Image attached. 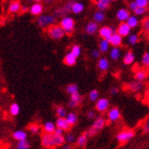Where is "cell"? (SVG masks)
Masks as SVG:
<instances>
[{"instance_id":"obj_1","label":"cell","mask_w":149,"mask_h":149,"mask_svg":"<svg viewBox=\"0 0 149 149\" xmlns=\"http://www.w3.org/2000/svg\"><path fill=\"white\" fill-rule=\"evenodd\" d=\"M65 138L64 136H58L55 134H44L41 138L42 146L47 148H51L54 146H63L65 145Z\"/></svg>"},{"instance_id":"obj_2","label":"cell","mask_w":149,"mask_h":149,"mask_svg":"<svg viewBox=\"0 0 149 149\" xmlns=\"http://www.w3.org/2000/svg\"><path fill=\"white\" fill-rule=\"evenodd\" d=\"M105 124H106L105 118L102 117V116H97L95 119V121L93 122L91 127L88 129V131L86 133L88 134L89 136H93L95 135V134H97L99 131H101L104 128Z\"/></svg>"},{"instance_id":"obj_3","label":"cell","mask_w":149,"mask_h":149,"mask_svg":"<svg viewBox=\"0 0 149 149\" xmlns=\"http://www.w3.org/2000/svg\"><path fill=\"white\" fill-rule=\"evenodd\" d=\"M56 17L52 15H41L37 18V25L43 28H48L51 26L56 25Z\"/></svg>"},{"instance_id":"obj_4","label":"cell","mask_w":149,"mask_h":149,"mask_svg":"<svg viewBox=\"0 0 149 149\" xmlns=\"http://www.w3.org/2000/svg\"><path fill=\"white\" fill-rule=\"evenodd\" d=\"M47 34L50 38L54 40H58L64 37L65 33L64 29L60 26V25H53L47 28Z\"/></svg>"},{"instance_id":"obj_5","label":"cell","mask_w":149,"mask_h":149,"mask_svg":"<svg viewBox=\"0 0 149 149\" xmlns=\"http://www.w3.org/2000/svg\"><path fill=\"white\" fill-rule=\"evenodd\" d=\"M59 25H60V26L64 29L65 34L71 35L74 31V20L72 17L66 16L60 20Z\"/></svg>"},{"instance_id":"obj_6","label":"cell","mask_w":149,"mask_h":149,"mask_svg":"<svg viewBox=\"0 0 149 149\" xmlns=\"http://www.w3.org/2000/svg\"><path fill=\"white\" fill-rule=\"evenodd\" d=\"M135 136V132L132 131V130H124L119 132L117 135H116V139L117 141L121 143H125V142H127L130 139H132Z\"/></svg>"},{"instance_id":"obj_7","label":"cell","mask_w":149,"mask_h":149,"mask_svg":"<svg viewBox=\"0 0 149 149\" xmlns=\"http://www.w3.org/2000/svg\"><path fill=\"white\" fill-rule=\"evenodd\" d=\"M115 30L113 27H110V26H104L102 27L99 28V31H98V34L99 36L102 37L103 39H106V40H109L112 36L115 34Z\"/></svg>"},{"instance_id":"obj_8","label":"cell","mask_w":149,"mask_h":149,"mask_svg":"<svg viewBox=\"0 0 149 149\" xmlns=\"http://www.w3.org/2000/svg\"><path fill=\"white\" fill-rule=\"evenodd\" d=\"M109 101L107 98H99L96 101L95 104V109L97 110L100 113H104V112H107L108 107H109Z\"/></svg>"},{"instance_id":"obj_9","label":"cell","mask_w":149,"mask_h":149,"mask_svg":"<svg viewBox=\"0 0 149 149\" xmlns=\"http://www.w3.org/2000/svg\"><path fill=\"white\" fill-rule=\"evenodd\" d=\"M83 101V98L79 93L74 94L72 95H70V99L68 102V107L70 108H76L78 106H80V104Z\"/></svg>"},{"instance_id":"obj_10","label":"cell","mask_w":149,"mask_h":149,"mask_svg":"<svg viewBox=\"0 0 149 149\" xmlns=\"http://www.w3.org/2000/svg\"><path fill=\"white\" fill-rule=\"evenodd\" d=\"M130 13L129 10L126 8H120L116 12V18L118 21H120L121 23H125L130 17Z\"/></svg>"},{"instance_id":"obj_11","label":"cell","mask_w":149,"mask_h":149,"mask_svg":"<svg viewBox=\"0 0 149 149\" xmlns=\"http://www.w3.org/2000/svg\"><path fill=\"white\" fill-rule=\"evenodd\" d=\"M131 29L132 28L127 24H126V22H125V23H121L120 25L118 26L116 33H118L122 37L128 36L131 34Z\"/></svg>"},{"instance_id":"obj_12","label":"cell","mask_w":149,"mask_h":149,"mask_svg":"<svg viewBox=\"0 0 149 149\" xmlns=\"http://www.w3.org/2000/svg\"><path fill=\"white\" fill-rule=\"evenodd\" d=\"M120 116H121L120 110H119L117 107H112L107 113V117L110 122L117 121L118 119L120 118Z\"/></svg>"},{"instance_id":"obj_13","label":"cell","mask_w":149,"mask_h":149,"mask_svg":"<svg viewBox=\"0 0 149 149\" xmlns=\"http://www.w3.org/2000/svg\"><path fill=\"white\" fill-rule=\"evenodd\" d=\"M85 30H86V33L87 35H94V34H95L96 32H97V30H98V24L95 23V21L88 22V23L86 25Z\"/></svg>"},{"instance_id":"obj_14","label":"cell","mask_w":149,"mask_h":149,"mask_svg":"<svg viewBox=\"0 0 149 149\" xmlns=\"http://www.w3.org/2000/svg\"><path fill=\"white\" fill-rule=\"evenodd\" d=\"M109 43L112 47H118L119 46H121L122 43H123V37L119 35L118 33H115L113 36H112V37L109 39Z\"/></svg>"},{"instance_id":"obj_15","label":"cell","mask_w":149,"mask_h":149,"mask_svg":"<svg viewBox=\"0 0 149 149\" xmlns=\"http://www.w3.org/2000/svg\"><path fill=\"white\" fill-rule=\"evenodd\" d=\"M43 10H44L43 5L40 3H35L29 8V11H30L32 15H34V16H39V17L42 15Z\"/></svg>"},{"instance_id":"obj_16","label":"cell","mask_w":149,"mask_h":149,"mask_svg":"<svg viewBox=\"0 0 149 149\" xmlns=\"http://www.w3.org/2000/svg\"><path fill=\"white\" fill-rule=\"evenodd\" d=\"M56 125L57 128H60L64 131H68L71 127V125L66 121L65 118H57L56 121Z\"/></svg>"},{"instance_id":"obj_17","label":"cell","mask_w":149,"mask_h":149,"mask_svg":"<svg viewBox=\"0 0 149 149\" xmlns=\"http://www.w3.org/2000/svg\"><path fill=\"white\" fill-rule=\"evenodd\" d=\"M143 83L142 82H138V81H132L130 83H128L127 87L129 88V90L133 92H139L143 89Z\"/></svg>"},{"instance_id":"obj_18","label":"cell","mask_w":149,"mask_h":149,"mask_svg":"<svg viewBox=\"0 0 149 149\" xmlns=\"http://www.w3.org/2000/svg\"><path fill=\"white\" fill-rule=\"evenodd\" d=\"M43 129L46 134H54L56 129V125L52 121H47L43 125Z\"/></svg>"},{"instance_id":"obj_19","label":"cell","mask_w":149,"mask_h":149,"mask_svg":"<svg viewBox=\"0 0 149 149\" xmlns=\"http://www.w3.org/2000/svg\"><path fill=\"white\" fill-rule=\"evenodd\" d=\"M26 137H27V134L24 130H17L13 133V138L15 140H17V142L26 140Z\"/></svg>"},{"instance_id":"obj_20","label":"cell","mask_w":149,"mask_h":149,"mask_svg":"<svg viewBox=\"0 0 149 149\" xmlns=\"http://www.w3.org/2000/svg\"><path fill=\"white\" fill-rule=\"evenodd\" d=\"M77 57L74 56L71 52L68 53L65 55V58H64V62L66 65H69V66H72V65H74L77 63Z\"/></svg>"},{"instance_id":"obj_21","label":"cell","mask_w":149,"mask_h":149,"mask_svg":"<svg viewBox=\"0 0 149 149\" xmlns=\"http://www.w3.org/2000/svg\"><path fill=\"white\" fill-rule=\"evenodd\" d=\"M93 19L95 23L97 24H100V23H103L104 21L106 19V14L104 13L103 11H100V10H96L94 15H93Z\"/></svg>"},{"instance_id":"obj_22","label":"cell","mask_w":149,"mask_h":149,"mask_svg":"<svg viewBox=\"0 0 149 149\" xmlns=\"http://www.w3.org/2000/svg\"><path fill=\"white\" fill-rule=\"evenodd\" d=\"M97 66H98V68L101 71H107V70H108L109 66H110L108 59L106 58V57H101V58H99L98 63H97Z\"/></svg>"},{"instance_id":"obj_23","label":"cell","mask_w":149,"mask_h":149,"mask_svg":"<svg viewBox=\"0 0 149 149\" xmlns=\"http://www.w3.org/2000/svg\"><path fill=\"white\" fill-rule=\"evenodd\" d=\"M110 43H109V40H106V39H102L100 42H99V45H98V50L100 51V53H107V52L109 50L110 48Z\"/></svg>"},{"instance_id":"obj_24","label":"cell","mask_w":149,"mask_h":149,"mask_svg":"<svg viewBox=\"0 0 149 149\" xmlns=\"http://www.w3.org/2000/svg\"><path fill=\"white\" fill-rule=\"evenodd\" d=\"M147 77V73L144 69H137L135 72V78L138 82H143Z\"/></svg>"},{"instance_id":"obj_25","label":"cell","mask_w":149,"mask_h":149,"mask_svg":"<svg viewBox=\"0 0 149 149\" xmlns=\"http://www.w3.org/2000/svg\"><path fill=\"white\" fill-rule=\"evenodd\" d=\"M110 58L112 60L116 61L118 60L119 58L121 56V50L119 47H112V49L110 50V53H109Z\"/></svg>"},{"instance_id":"obj_26","label":"cell","mask_w":149,"mask_h":149,"mask_svg":"<svg viewBox=\"0 0 149 149\" xmlns=\"http://www.w3.org/2000/svg\"><path fill=\"white\" fill-rule=\"evenodd\" d=\"M135 59H136V56H135V55L133 54V52L128 51V52H126V53L125 54L123 61H124L125 65H131V64L134 63Z\"/></svg>"},{"instance_id":"obj_27","label":"cell","mask_w":149,"mask_h":149,"mask_svg":"<svg viewBox=\"0 0 149 149\" xmlns=\"http://www.w3.org/2000/svg\"><path fill=\"white\" fill-rule=\"evenodd\" d=\"M95 5H96V7H97L98 10L104 12V10H107V8H109L110 1L109 0H98Z\"/></svg>"},{"instance_id":"obj_28","label":"cell","mask_w":149,"mask_h":149,"mask_svg":"<svg viewBox=\"0 0 149 149\" xmlns=\"http://www.w3.org/2000/svg\"><path fill=\"white\" fill-rule=\"evenodd\" d=\"M88 134L87 133H84L82 134V135H80L77 139V145L80 147H83L86 145L87 143V140H88Z\"/></svg>"},{"instance_id":"obj_29","label":"cell","mask_w":149,"mask_h":149,"mask_svg":"<svg viewBox=\"0 0 149 149\" xmlns=\"http://www.w3.org/2000/svg\"><path fill=\"white\" fill-rule=\"evenodd\" d=\"M85 9V6L81 2H74L73 7H72V12L74 14H81Z\"/></svg>"},{"instance_id":"obj_30","label":"cell","mask_w":149,"mask_h":149,"mask_svg":"<svg viewBox=\"0 0 149 149\" xmlns=\"http://www.w3.org/2000/svg\"><path fill=\"white\" fill-rule=\"evenodd\" d=\"M22 6L19 2H12L8 6V12L9 13H17L21 10Z\"/></svg>"},{"instance_id":"obj_31","label":"cell","mask_w":149,"mask_h":149,"mask_svg":"<svg viewBox=\"0 0 149 149\" xmlns=\"http://www.w3.org/2000/svg\"><path fill=\"white\" fill-rule=\"evenodd\" d=\"M19 112H20V107L17 103H13L10 105L9 107V113L11 116H16L19 114Z\"/></svg>"},{"instance_id":"obj_32","label":"cell","mask_w":149,"mask_h":149,"mask_svg":"<svg viewBox=\"0 0 149 149\" xmlns=\"http://www.w3.org/2000/svg\"><path fill=\"white\" fill-rule=\"evenodd\" d=\"M77 115L76 113H68V116H66L65 119L66 121L68 122V124L72 126L74 125H76V123L77 122Z\"/></svg>"},{"instance_id":"obj_33","label":"cell","mask_w":149,"mask_h":149,"mask_svg":"<svg viewBox=\"0 0 149 149\" xmlns=\"http://www.w3.org/2000/svg\"><path fill=\"white\" fill-rule=\"evenodd\" d=\"M56 113L58 118H65L66 116H68V112H66V109L62 107V106H58L56 109Z\"/></svg>"},{"instance_id":"obj_34","label":"cell","mask_w":149,"mask_h":149,"mask_svg":"<svg viewBox=\"0 0 149 149\" xmlns=\"http://www.w3.org/2000/svg\"><path fill=\"white\" fill-rule=\"evenodd\" d=\"M126 24H127L131 28H135L138 26L139 24V21H138V18L136 17V16H131L128 20L126 21Z\"/></svg>"},{"instance_id":"obj_35","label":"cell","mask_w":149,"mask_h":149,"mask_svg":"<svg viewBox=\"0 0 149 149\" xmlns=\"http://www.w3.org/2000/svg\"><path fill=\"white\" fill-rule=\"evenodd\" d=\"M65 90H66V93H68L70 95H72L74 94L78 93V86L76 84H70L66 86Z\"/></svg>"},{"instance_id":"obj_36","label":"cell","mask_w":149,"mask_h":149,"mask_svg":"<svg viewBox=\"0 0 149 149\" xmlns=\"http://www.w3.org/2000/svg\"><path fill=\"white\" fill-rule=\"evenodd\" d=\"M88 97H89V100L92 101V102H96L99 98V92L96 90V89H93V90L90 91L88 95Z\"/></svg>"},{"instance_id":"obj_37","label":"cell","mask_w":149,"mask_h":149,"mask_svg":"<svg viewBox=\"0 0 149 149\" xmlns=\"http://www.w3.org/2000/svg\"><path fill=\"white\" fill-rule=\"evenodd\" d=\"M29 148H30V144H29L27 140H24L17 142L16 149H29Z\"/></svg>"},{"instance_id":"obj_38","label":"cell","mask_w":149,"mask_h":149,"mask_svg":"<svg viewBox=\"0 0 149 149\" xmlns=\"http://www.w3.org/2000/svg\"><path fill=\"white\" fill-rule=\"evenodd\" d=\"M138 40H139V38H138V36L136 34H130L127 36V42L129 45H132V46L136 45L138 42Z\"/></svg>"},{"instance_id":"obj_39","label":"cell","mask_w":149,"mask_h":149,"mask_svg":"<svg viewBox=\"0 0 149 149\" xmlns=\"http://www.w3.org/2000/svg\"><path fill=\"white\" fill-rule=\"evenodd\" d=\"M71 53L74 56L78 57L80 55H81V47L78 46V45H74V46L71 47V50H70Z\"/></svg>"},{"instance_id":"obj_40","label":"cell","mask_w":149,"mask_h":149,"mask_svg":"<svg viewBox=\"0 0 149 149\" xmlns=\"http://www.w3.org/2000/svg\"><path fill=\"white\" fill-rule=\"evenodd\" d=\"M29 131H30L33 135H36V134H38L40 132V127L38 125L36 124H32L29 125Z\"/></svg>"},{"instance_id":"obj_41","label":"cell","mask_w":149,"mask_h":149,"mask_svg":"<svg viewBox=\"0 0 149 149\" xmlns=\"http://www.w3.org/2000/svg\"><path fill=\"white\" fill-rule=\"evenodd\" d=\"M66 14H68V12H66V11L65 10L64 7H61V8H58V9H56V10L55 11V15H54V16H55L56 17H66V16H65Z\"/></svg>"},{"instance_id":"obj_42","label":"cell","mask_w":149,"mask_h":149,"mask_svg":"<svg viewBox=\"0 0 149 149\" xmlns=\"http://www.w3.org/2000/svg\"><path fill=\"white\" fill-rule=\"evenodd\" d=\"M65 142L68 144H72L74 142V140H76V137H74L73 133H68L66 136H65Z\"/></svg>"},{"instance_id":"obj_43","label":"cell","mask_w":149,"mask_h":149,"mask_svg":"<svg viewBox=\"0 0 149 149\" xmlns=\"http://www.w3.org/2000/svg\"><path fill=\"white\" fill-rule=\"evenodd\" d=\"M142 64L145 66H146V68H149V52H146V53L143 55Z\"/></svg>"},{"instance_id":"obj_44","label":"cell","mask_w":149,"mask_h":149,"mask_svg":"<svg viewBox=\"0 0 149 149\" xmlns=\"http://www.w3.org/2000/svg\"><path fill=\"white\" fill-rule=\"evenodd\" d=\"M136 2L138 7H143V8H146V6H148L149 3L147 0H136Z\"/></svg>"},{"instance_id":"obj_45","label":"cell","mask_w":149,"mask_h":149,"mask_svg":"<svg viewBox=\"0 0 149 149\" xmlns=\"http://www.w3.org/2000/svg\"><path fill=\"white\" fill-rule=\"evenodd\" d=\"M146 12V8H143V7H137L136 11H134L135 16H143V15Z\"/></svg>"},{"instance_id":"obj_46","label":"cell","mask_w":149,"mask_h":149,"mask_svg":"<svg viewBox=\"0 0 149 149\" xmlns=\"http://www.w3.org/2000/svg\"><path fill=\"white\" fill-rule=\"evenodd\" d=\"M143 28L146 33L149 34V17L146 18L143 21Z\"/></svg>"},{"instance_id":"obj_47","label":"cell","mask_w":149,"mask_h":149,"mask_svg":"<svg viewBox=\"0 0 149 149\" xmlns=\"http://www.w3.org/2000/svg\"><path fill=\"white\" fill-rule=\"evenodd\" d=\"M128 7H129V9L132 10V11H136L137 9V4L136 1H132L128 4Z\"/></svg>"},{"instance_id":"obj_48","label":"cell","mask_w":149,"mask_h":149,"mask_svg":"<svg viewBox=\"0 0 149 149\" xmlns=\"http://www.w3.org/2000/svg\"><path fill=\"white\" fill-rule=\"evenodd\" d=\"M91 56L93 58H99L100 56V51L97 49H93L91 52Z\"/></svg>"},{"instance_id":"obj_49","label":"cell","mask_w":149,"mask_h":149,"mask_svg":"<svg viewBox=\"0 0 149 149\" xmlns=\"http://www.w3.org/2000/svg\"><path fill=\"white\" fill-rule=\"evenodd\" d=\"M87 117L89 119H94V118H96V115H95V112L93 111V110H90L87 112Z\"/></svg>"},{"instance_id":"obj_50","label":"cell","mask_w":149,"mask_h":149,"mask_svg":"<svg viewBox=\"0 0 149 149\" xmlns=\"http://www.w3.org/2000/svg\"><path fill=\"white\" fill-rule=\"evenodd\" d=\"M64 133H65L64 130H62V129H60V128H57V127H56V131H55L54 134H55L56 136H63Z\"/></svg>"},{"instance_id":"obj_51","label":"cell","mask_w":149,"mask_h":149,"mask_svg":"<svg viewBox=\"0 0 149 149\" xmlns=\"http://www.w3.org/2000/svg\"><path fill=\"white\" fill-rule=\"evenodd\" d=\"M144 132L149 133V117L147 118V120L146 121V123L144 125Z\"/></svg>"},{"instance_id":"obj_52","label":"cell","mask_w":149,"mask_h":149,"mask_svg":"<svg viewBox=\"0 0 149 149\" xmlns=\"http://www.w3.org/2000/svg\"><path fill=\"white\" fill-rule=\"evenodd\" d=\"M119 90H118V88L116 86H113V87H111L110 88V94L113 95H116L118 94Z\"/></svg>"},{"instance_id":"obj_53","label":"cell","mask_w":149,"mask_h":149,"mask_svg":"<svg viewBox=\"0 0 149 149\" xmlns=\"http://www.w3.org/2000/svg\"><path fill=\"white\" fill-rule=\"evenodd\" d=\"M62 147H63V149H71V146L69 144H65V145H63Z\"/></svg>"},{"instance_id":"obj_54","label":"cell","mask_w":149,"mask_h":149,"mask_svg":"<svg viewBox=\"0 0 149 149\" xmlns=\"http://www.w3.org/2000/svg\"><path fill=\"white\" fill-rule=\"evenodd\" d=\"M27 10H28V7H27L26 6H22V8H21V11L23 12V13H24V12H26Z\"/></svg>"}]
</instances>
